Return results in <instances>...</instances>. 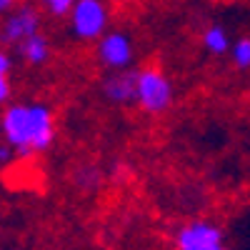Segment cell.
Instances as JSON below:
<instances>
[{"label":"cell","mask_w":250,"mask_h":250,"mask_svg":"<svg viewBox=\"0 0 250 250\" xmlns=\"http://www.w3.org/2000/svg\"><path fill=\"white\" fill-rule=\"evenodd\" d=\"M0 133L18 158H35L53 148L58 135L55 110L45 100H15L3 105Z\"/></svg>","instance_id":"6da1fadb"},{"label":"cell","mask_w":250,"mask_h":250,"mask_svg":"<svg viewBox=\"0 0 250 250\" xmlns=\"http://www.w3.org/2000/svg\"><path fill=\"white\" fill-rule=\"evenodd\" d=\"M175 85L160 65L138 68V103L135 105L148 115H163L173 108Z\"/></svg>","instance_id":"7a4b0ae2"},{"label":"cell","mask_w":250,"mask_h":250,"mask_svg":"<svg viewBox=\"0 0 250 250\" xmlns=\"http://www.w3.org/2000/svg\"><path fill=\"white\" fill-rule=\"evenodd\" d=\"M65 20L78 43H98L110 30V5L108 0H78Z\"/></svg>","instance_id":"3957f363"},{"label":"cell","mask_w":250,"mask_h":250,"mask_svg":"<svg viewBox=\"0 0 250 250\" xmlns=\"http://www.w3.org/2000/svg\"><path fill=\"white\" fill-rule=\"evenodd\" d=\"M95 60L100 62V68H105L108 73L113 70H128L135 62V40L128 30L110 28L95 43Z\"/></svg>","instance_id":"277c9868"},{"label":"cell","mask_w":250,"mask_h":250,"mask_svg":"<svg viewBox=\"0 0 250 250\" xmlns=\"http://www.w3.org/2000/svg\"><path fill=\"white\" fill-rule=\"evenodd\" d=\"M43 33V18H40V10L30 3H18L10 13H5L3 20V30H0V38H3L5 48H18L23 40Z\"/></svg>","instance_id":"5b68a950"},{"label":"cell","mask_w":250,"mask_h":250,"mask_svg":"<svg viewBox=\"0 0 250 250\" xmlns=\"http://www.w3.org/2000/svg\"><path fill=\"white\" fill-rule=\"evenodd\" d=\"M175 248L178 250H228V243L215 223L198 218L178 228Z\"/></svg>","instance_id":"8992f818"},{"label":"cell","mask_w":250,"mask_h":250,"mask_svg":"<svg viewBox=\"0 0 250 250\" xmlns=\"http://www.w3.org/2000/svg\"><path fill=\"white\" fill-rule=\"evenodd\" d=\"M100 95L110 105H120V108L135 105L138 103V68L108 73L100 83Z\"/></svg>","instance_id":"52a82bcc"},{"label":"cell","mask_w":250,"mask_h":250,"mask_svg":"<svg viewBox=\"0 0 250 250\" xmlns=\"http://www.w3.org/2000/svg\"><path fill=\"white\" fill-rule=\"evenodd\" d=\"M15 53H18V58L23 60L25 65H30V68H40V65H45V62L50 60V55H53V45H50V40H48L45 33H38V35L23 40V43L15 48Z\"/></svg>","instance_id":"ba28073f"},{"label":"cell","mask_w":250,"mask_h":250,"mask_svg":"<svg viewBox=\"0 0 250 250\" xmlns=\"http://www.w3.org/2000/svg\"><path fill=\"white\" fill-rule=\"evenodd\" d=\"M200 45L208 55L213 58H223V55H230V48H233V35L228 33L225 25L220 23H210L203 33H200Z\"/></svg>","instance_id":"9c48e42d"},{"label":"cell","mask_w":250,"mask_h":250,"mask_svg":"<svg viewBox=\"0 0 250 250\" xmlns=\"http://www.w3.org/2000/svg\"><path fill=\"white\" fill-rule=\"evenodd\" d=\"M230 62L235 65V70H250V35H240L233 40Z\"/></svg>","instance_id":"30bf717a"},{"label":"cell","mask_w":250,"mask_h":250,"mask_svg":"<svg viewBox=\"0 0 250 250\" xmlns=\"http://www.w3.org/2000/svg\"><path fill=\"white\" fill-rule=\"evenodd\" d=\"M35 3L45 15H50L55 20H62V18L70 15V10H73V5L78 3V0H35Z\"/></svg>","instance_id":"8fae6325"},{"label":"cell","mask_w":250,"mask_h":250,"mask_svg":"<svg viewBox=\"0 0 250 250\" xmlns=\"http://www.w3.org/2000/svg\"><path fill=\"white\" fill-rule=\"evenodd\" d=\"M75 185L83 188V190H95L100 185V170L95 165H80L75 170Z\"/></svg>","instance_id":"7c38bea8"},{"label":"cell","mask_w":250,"mask_h":250,"mask_svg":"<svg viewBox=\"0 0 250 250\" xmlns=\"http://www.w3.org/2000/svg\"><path fill=\"white\" fill-rule=\"evenodd\" d=\"M0 103H3V105L13 103V80H10V75H0Z\"/></svg>","instance_id":"4fadbf2b"},{"label":"cell","mask_w":250,"mask_h":250,"mask_svg":"<svg viewBox=\"0 0 250 250\" xmlns=\"http://www.w3.org/2000/svg\"><path fill=\"white\" fill-rule=\"evenodd\" d=\"M13 65H15V60H13L10 50H8V48H3V50H0V75H10Z\"/></svg>","instance_id":"5bb4252c"},{"label":"cell","mask_w":250,"mask_h":250,"mask_svg":"<svg viewBox=\"0 0 250 250\" xmlns=\"http://www.w3.org/2000/svg\"><path fill=\"white\" fill-rule=\"evenodd\" d=\"M13 158H18L15 148L3 140V145H0V163H3V165H10V163H13Z\"/></svg>","instance_id":"9a60e30c"},{"label":"cell","mask_w":250,"mask_h":250,"mask_svg":"<svg viewBox=\"0 0 250 250\" xmlns=\"http://www.w3.org/2000/svg\"><path fill=\"white\" fill-rule=\"evenodd\" d=\"M15 5H18V0H0V13L5 15V13H10Z\"/></svg>","instance_id":"2e32d148"}]
</instances>
